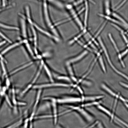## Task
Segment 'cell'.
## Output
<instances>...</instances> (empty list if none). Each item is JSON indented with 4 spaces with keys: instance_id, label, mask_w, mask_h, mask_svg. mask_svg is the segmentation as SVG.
I'll return each mask as SVG.
<instances>
[{
    "instance_id": "6da1fadb",
    "label": "cell",
    "mask_w": 128,
    "mask_h": 128,
    "mask_svg": "<svg viewBox=\"0 0 128 128\" xmlns=\"http://www.w3.org/2000/svg\"><path fill=\"white\" fill-rule=\"evenodd\" d=\"M65 8L69 12L73 18L77 25L81 30L83 29L84 26L81 20L78 17V13L76 11L73 6L68 4L65 5Z\"/></svg>"
},
{
    "instance_id": "7a4b0ae2",
    "label": "cell",
    "mask_w": 128,
    "mask_h": 128,
    "mask_svg": "<svg viewBox=\"0 0 128 128\" xmlns=\"http://www.w3.org/2000/svg\"><path fill=\"white\" fill-rule=\"evenodd\" d=\"M72 84L66 83H48L40 85H36L34 86L33 88L34 89L41 88H43L52 87H68L72 86Z\"/></svg>"
},
{
    "instance_id": "3957f363",
    "label": "cell",
    "mask_w": 128,
    "mask_h": 128,
    "mask_svg": "<svg viewBox=\"0 0 128 128\" xmlns=\"http://www.w3.org/2000/svg\"><path fill=\"white\" fill-rule=\"evenodd\" d=\"M57 103H69L79 102L82 101L81 97H67L56 99Z\"/></svg>"
},
{
    "instance_id": "277c9868",
    "label": "cell",
    "mask_w": 128,
    "mask_h": 128,
    "mask_svg": "<svg viewBox=\"0 0 128 128\" xmlns=\"http://www.w3.org/2000/svg\"><path fill=\"white\" fill-rule=\"evenodd\" d=\"M44 100H49L52 101L53 110L54 118V124L56 125L57 123L58 120V117L59 116L58 114L57 104V103L56 99L54 98L51 97H46L43 98Z\"/></svg>"
},
{
    "instance_id": "5b68a950",
    "label": "cell",
    "mask_w": 128,
    "mask_h": 128,
    "mask_svg": "<svg viewBox=\"0 0 128 128\" xmlns=\"http://www.w3.org/2000/svg\"><path fill=\"white\" fill-rule=\"evenodd\" d=\"M76 111L88 122L91 121L94 119L93 116L82 107H79Z\"/></svg>"
},
{
    "instance_id": "8992f818",
    "label": "cell",
    "mask_w": 128,
    "mask_h": 128,
    "mask_svg": "<svg viewBox=\"0 0 128 128\" xmlns=\"http://www.w3.org/2000/svg\"><path fill=\"white\" fill-rule=\"evenodd\" d=\"M104 97L103 95H95L84 96L82 95L81 98L82 101H97Z\"/></svg>"
},
{
    "instance_id": "52a82bcc",
    "label": "cell",
    "mask_w": 128,
    "mask_h": 128,
    "mask_svg": "<svg viewBox=\"0 0 128 128\" xmlns=\"http://www.w3.org/2000/svg\"><path fill=\"white\" fill-rule=\"evenodd\" d=\"M88 53V52L87 51H84L77 56L68 61L67 63L71 64L76 62L82 59Z\"/></svg>"
},
{
    "instance_id": "ba28073f",
    "label": "cell",
    "mask_w": 128,
    "mask_h": 128,
    "mask_svg": "<svg viewBox=\"0 0 128 128\" xmlns=\"http://www.w3.org/2000/svg\"><path fill=\"white\" fill-rule=\"evenodd\" d=\"M98 40L101 46L102 47V49L104 50L105 54L107 59L109 63L110 64L111 66L114 69V70H115V71H116L117 70L113 66V65L112 64V63H111V62L109 56H108V54L107 52L106 49L103 43V42L100 37H98Z\"/></svg>"
},
{
    "instance_id": "9c48e42d",
    "label": "cell",
    "mask_w": 128,
    "mask_h": 128,
    "mask_svg": "<svg viewBox=\"0 0 128 128\" xmlns=\"http://www.w3.org/2000/svg\"><path fill=\"white\" fill-rule=\"evenodd\" d=\"M41 90H40L38 91L37 93L35 102L33 106V111L31 115V116L30 118V119L31 120H32V119L34 116L36 109L37 108V105L39 101L40 95L41 93Z\"/></svg>"
},
{
    "instance_id": "30bf717a",
    "label": "cell",
    "mask_w": 128,
    "mask_h": 128,
    "mask_svg": "<svg viewBox=\"0 0 128 128\" xmlns=\"http://www.w3.org/2000/svg\"><path fill=\"white\" fill-rule=\"evenodd\" d=\"M32 23L33 24L34 26H35V27H36V28L38 30L40 31L41 32L47 35V36L50 37L56 41H59V40L58 38L57 37L53 35H52L50 33L40 28L38 26V25L36 24V23H33V22H32Z\"/></svg>"
},
{
    "instance_id": "8fae6325",
    "label": "cell",
    "mask_w": 128,
    "mask_h": 128,
    "mask_svg": "<svg viewBox=\"0 0 128 128\" xmlns=\"http://www.w3.org/2000/svg\"><path fill=\"white\" fill-rule=\"evenodd\" d=\"M100 101H89L88 102L82 104L81 105V107H89L94 105L96 106L100 104Z\"/></svg>"
},
{
    "instance_id": "7c38bea8",
    "label": "cell",
    "mask_w": 128,
    "mask_h": 128,
    "mask_svg": "<svg viewBox=\"0 0 128 128\" xmlns=\"http://www.w3.org/2000/svg\"><path fill=\"white\" fill-rule=\"evenodd\" d=\"M0 27L3 28L9 29L18 30V28L16 27L10 26L0 22Z\"/></svg>"
},
{
    "instance_id": "4fadbf2b",
    "label": "cell",
    "mask_w": 128,
    "mask_h": 128,
    "mask_svg": "<svg viewBox=\"0 0 128 128\" xmlns=\"http://www.w3.org/2000/svg\"><path fill=\"white\" fill-rule=\"evenodd\" d=\"M109 0H105V13L109 15L110 14Z\"/></svg>"
},
{
    "instance_id": "5bb4252c",
    "label": "cell",
    "mask_w": 128,
    "mask_h": 128,
    "mask_svg": "<svg viewBox=\"0 0 128 128\" xmlns=\"http://www.w3.org/2000/svg\"><path fill=\"white\" fill-rule=\"evenodd\" d=\"M23 42V41H21L19 42L16 43L9 46L4 50L1 53L2 54H4V53H5L8 50L15 47L19 45L20 44L22 43Z\"/></svg>"
},
{
    "instance_id": "9a60e30c",
    "label": "cell",
    "mask_w": 128,
    "mask_h": 128,
    "mask_svg": "<svg viewBox=\"0 0 128 128\" xmlns=\"http://www.w3.org/2000/svg\"><path fill=\"white\" fill-rule=\"evenodd\" d=\"M98 15L100 17L104 18H105L107 20H110L112 21L115 23H117L119 24H121V23L119 22L118 21L115 20L112 18L110 17H109L106 15H105L101 14H98Z\"/></svg>"
},
{
    "instance_id": "2e32d148",
    "label": "cell",
    "mask_w": 128,
    "mask_h": 128,
    "mask_svg": "<svg viewBox=\"0 0 128 128\" xmlns=\"http://www.w3.org/2000/svg\"><path fill=\"white\" fill-rule=\"evenodd\" d=\"M86 32V29L84 30L83 32H82L81 33L79 34L77 36L75 37H74L73 39L70 41L69 42V45H71L73 44L78 39L80 38V37L83 35Z\"/></svg>"
},
{
    "instance_id": "e0dca14e",
    "label": "cell",
    "mask_w": 128,
    "mask_h": 128,
    "mask_svg": "<svg viewBox=\"0 0 128 128\" xmlns=\"http://www.w3.org/2000/svg\"><path fill=\"white\" fill-rule=\"evenodd\" d=\"M32 64V62H30L27 64H26L23 66H22L21 67H20V68H19L17 69H16L15 70L11 72L10 73V74H12L14 73H15L16 72H17L19 71L20 70H21L24 69L25 68H26V67L30 66V65Z\"/></svg>"
},
{
    "instance_id": "ac0fdd59",
    "label": "cell",
    "mask_w": 128,
    "mask_h": 128,
    "mask_svg": "<svg viewBox=\"0 0 128 128\" xmlns=\"http://www.w3.org/2000/svg\"><path fill=\"white\" fill-rule=\"evenodd\" d=\"M101 87L103 89L108 92L110 94L114 96H116V94L109 88L105 85L104 84H102L101 85Z\"/></svg>"
},
{
    "instance_id": "d6986e66",
    "label": "cell",
    "mask_w": 128,
    "mask_h": 128,
    "mask_svg": "<svg viewBox=\"0 0 128 128\" xmlns=\"http://www.w3.org/2000/svg\"><path fill=\"white\" fill-rule=\"evenodd\" d=\"M43 61H42L41 64L40 66V67L39 68V70L38 72H37L36 75L35 77L34 78V79L32 81V84L34 83L36 81L37 79L38 76H39L41 71V70L43 65Z\"/></svg>"
},
{
    "instance_id": "ffe728a7",
    "label": "cell",
    "mask_w": 128,
    "mask_h": 128,
    "mask_svg": "<svg viewBox=\"0 0 128 128\" xmlns=\"http://www.w3.org/2000/svg\"><path fill=\"white\" fill-rule=\"evenodd\" d=\"M96 107L99 110L104 112L108 115H111V114L110 112L100 104L96 105Z\"/></svg>"
},
{
    "instance_id": "44dd1931",
    "label": "cell",
    "mask_w": 128,
    "mask_h": 128,
    "mask_svg": "<svg viewBox=\"0 0 128 128\" xmlns=\"http://www.w3.org/2000/svg\"><path fill=\"white\" fill-rule=\"evenodd\" d=\"M70 64L67 63V68L69 74L71 77L74 76V73Z\"/></svg>"
},
{
    "instance_id": "7402d4cb",
    "label": "cell",
    "mask_w": 128,
    "mask_h": 128,
    "mask_svg": "<svg viewBox=\"0 0 128 128\" xmlns=\"http://www.w3.org/2000/svg\"><path fill=\"white\" fill-rule=\"evenodd\" d=\"M113 15L114 17L116 18L117 19H119L127 26L128 27V23L123 18L120 17L116 13H113Z\"/></svg>"
},
{
    "instance_id": "603a6c76",
    "label": "cell",
    "mask_w": 128,
    "mask_h": 128,
    "mask_svg": "<svg viewBox=\"0 0 128 128\" xmlns=\"http://www.w3.org/2000/svg\"><path fill=\"white\" fill-rule=\"evenodd\" d=\"M44 68H45V70L47 73V74L49 76V77L50 80L52 82H53V81L52 79L51 74L50 71L45 65H44Z\"/></svg>"
},
{
    "instance_id": "cb8c5ba5",
    "label": "cell",
    "mask_w": 128,
    "mask_h": 128,
    "mask_svg": "<svg viewBox=\"0 0 128 128\" xmlns=\"http://www.w3.org/2000/svg\"><path fill=\"white\" fill-rule=\"evenodd\" d=\"M32 30L33 32V34L34 37V44L35 46V49L36 50V47L37 46V37L36 32L34 29L32 27Z\"/></svg>"
},
{
    "instance_id": "d4e9b609",
    "label": "cell",
    "mask_w": 128,
    "mask_h": 128,
    "mask_svg": "<svg viewBox=\"0 0 128 128\" xmlns=\"http://www.w3.org/2000/svg\"><path fill=\"white\" fill-rule=\"evenodd\" d=\"M99 61L103 70L104 72L105 73L106 72L105 69L104 64L102 57L101 56H100L99 58Z\"/></svg>"
},
{
    "instance_id": "484cf974",
    "label": "cell",
    "mask_w": 128,
    "mask_h": 128,
    "mask_svg": "<svg viewBox=\"0 0 128 128\" xmlns=\"http://www.w3.org/2000/svg\"><path fill=\"white\" fill-rule=\"evenodd\" d=\"M58 79L64 80L68 81H71L70 78L68 76H60L57 77Z\"/></svg>"
},
{
    "instance_id": "4316f807",
    "label": "cell",
    "mask_w": 128,
    "mask_h": 128,
    "mask_svg": "<svg viewBox=\"0 0 128 128\" xmlns=\"http://www.w3.org/2000/svg\"><path fill=\"white\" fill-rule=\"evenodd\" d=\"M106 23L107 21H106L104 23L102 26L100 28V29L98 30V32L97 31V32L96 33V34H95L94 36V37L96 38L97 36H98V35H99V33H100V32H101V31L105 27Z\"/></svg>"
},
{
    "instance_id": "83f0119b",
    "label": "cell",
    "mask_w": 128,
    "mask_h": 128,
    "mask_svg": "<svg viewBox=\"0 0 128 128\" xmlns=\"http://www.w3.org/2000/svg\"><path fill=\"white\" fill-rule=\"evenodd\" d=\"M53 116L51 115H45L37 116L35 118V119H40L44 118H52Z\"/></svg>"
},
{
    "instance_id": "f1b7e54d",
    "label": "cell",
    "mask_w": 128,
    "mask_h": 128,
    "mask_svg": "<svg viewBox=\"0 0 128 128\" xmlns=\"http://www.w3.org/2000/svg\"><path fill=\"white\" fill-rule=\"evenodd\" d=\"M109 36L110 40H111V42L114 45L116 51L118 52H119V50L118 49V48L117 46H116V44L115 43V42H114V40L112 37L111 34L110 33H109Z\"/></svg>"
},
{
    "instance_id": "f546056e",
    "label": "cell",
    "mask_w": 128,
    "mask_h": 128,
    "mask_svg": "<svg viewBox=\"0 0 128 128\" xmlns=\"http://www.w3.org/2000/svg\"><path fill=\"white\" fill-rule=\"evenodd\" d=\"M78 43L81 45L84 48L87 49L88 50L91 52H93V51L91 49H90L89 47H88L87 46L85 45L82 42H81L80 41H78Z\"/></svg>"
},
{
    "instance_id": "4dcf8cb0",
    "label": "cell",
    "mask_w": 128,
    "mask_h": 128,
    "mask_svg": "<svg viewBox=\"0 0 128 128\" xmlns=\"http://www.w3.org/2000/svg\"><path fill=\"white\" fill-rule=\"evenodd\" d=\"M32 84H29L26 87L22 93L21 95H23L26 92L32 87Z\"/></svg>"
},
{
    "instance_id": "1f68e13d",
    "label": "cell",
    "mask_w": 128,
    "mask_h": 128,
    "mask_svg": "<svg viewBox=\"0 0 128 128\" xmlns=\"http://www.w3.org/2000/svg\"><path fill=\"white\" fill-rule=\"evenodd\" d=\"M82 83L84 85L86 86H90L92 84L91 82L90 81L87 80H84L82 81Z\"/></svg>"
},
{
    "instance_id": "d6a6232c",
    "label": "cell",
    "mask_w": 128,
    "mask_h": 128,
    "mask_svg": "<svg viewBox=\"0 0 128 128\" xmlns=\"http://www.w3.org/2000/svg\"><path fill=\"white\" fill-rule=\"evenodd\" d=\"M76 87L79 93L82 95V96L83 95V92L81 87L78 85Z\"/></svg>"
},
{
    "instance_id": "836d02e7",
    "label": "cell",
    "mask_w": 128,
    "mask_h": 128,
    "mask_svg": "<svg viewBox=\"0 0 128 128\" xmlns=\"http://www.w3.org/2000/svg\"><path fill=\"white\" fill-rule=\"evenodd\" d=\"M99 121L97 120L95 122L93 123L92 124H91L88 127V128H93L94 127L97 126L98 124L99 123Z\"/></svg>"
},
{
    "instance_id": "e575fe53",
    "label": "cell",
    "mask_w": 128,
    "mask_h": 128,
    "mask_svg": "<svg viewBox=\"0 0 128 128\" xmlns=\"http://www.w3.org/2000/svg\"><path fill=\"white\" fill-rule=\"evenodd\" d=\"M12 6L11 5H9L7 6V7H5L2 8H0V13L3 11L5 10H6L7 9L10 8Z\"/></svg>"
},
{
    "instance_id": "d590c367",
    "label": "cell",
    "mask_w": 128,
    "mask_h": 128,
    "mask_svg": "<svg viewBox=\"0 0 128 128\" xmlns=\"http://www.w3.org/2000/svg\"><path fill=\"white\" fill-rule=\"evenodd\" d=\"M0 36L2 37L4 39H5L8 42L10 43H11V42L9 39H8L7 37L5 36L0 31Z\"/></svg>"
},
{
    "instance_id": "8d00e7d4",
    "label": "cell",
    "mask_w": 128,
    "mask_h": 128,
    "mask_svg": "<svg viewBox=\"0 0 128 128\" xmlns=\"http://www.w3.org/2000/svg\"><path fill=\"white\" fill-rule=\"evenodd\" d=\"M127 0H124L123 2L120 4L115 9V10H117L119 8L126 2Z\"/></svg>"
},
{
    "instance_id": "74e56055",
    "label": "cell",
    "mask_w": 128,
    "mask_h": 128,
    "mask_svg": "<svg viewBox=\"0 0 128 128\" xmlns=\"http://www.w3.org/2000/svg\"><path fill=\"white\" fill-rule=\"evenodd\" d=\"M115 119L117 120L118 121H119L120 122H121V123H122L124 125H125V126H126L127 127H128V125L126 123H125L124 122H123L119 119L117 118V117H115Z\"/></svg>"
},
{
    "instance_id": "f35d334b",
    "label": "cell",
    "mask_w": 128,
    "mask_h": 128,
    "mask_svg": "<svg viewBox=\"0 0 128 128\" xmlns=\"http://www.w3.org/2000/svg\"><path fill=\"white\" fill-rule=\"evenodd\" d=\"M116 72H117L118 74L122 76H123V77H124V78H126L127 80H128V77L125 74H124L120 72L118 70H117Z\"/></svg>"
},
{
    "instance_id": "ab89813d",
    "label": "cell",
    "mask_w": 128,
    "mask_h": 128,
    "mask_svg": "<svg viewBox=\"0 0 128 128\" xmlns=\"http://www.w3.org/2000/svg\"><path fill=\"white\" fill-rule=\"evenodd\" d=\"M26 46L27 48L28 49V51H29L30 53L32 55H33V54L32 52V50L31 49V48L29 44H27Z\"/></svg>"
},
{
    "instance_id": "60d3db41",
    "label": "cell",
    "mask_w": 128,
    "mask_h": 128,
    "mask_svg": "<svg viewBox=\"0 0 128 128\" xmlns=\"http://www.w3.org/2000/svg\"><path fill=\"white\" fill-rule=\"evenodd\" d=\"M128 51V49H127L124 52L122 53L121 55H119V57H121L122 56H123L124 55H125Z\"/></svg>"
},
{
    "instance_id": "b9f144b4",
    "label": "cell",
    "mask_w": 128,
    "mask_h": 128,
    "mask_svg": "<svg viewBox=\"0 0 128 128\" xmlns=\"http://www.w3.org/2000/svg\"><path fill=\"white\" fill-rule=\"evenodd\" d=\"M112 24L114 26V27H115L116 28H117L120 31L122 32H123V30L121 29H120L119 27L118 26H117L116 25L113 24Z\"/></svg>"
},
{
    "instance_id": "7bdbcfd3",
    "label": "cell",
    "mask_w": 128,
    "mask_h": 128,
    "mask_svg": "<svg viewBox=\"0 0 128 128\" xmlns=\"http://www.w3.org/2000/svg\"><path fill=\"white\" fill-rule=\"evenodd\" d=\"M18 104L20 105H26V103H25L22 102H18Z\"/></svg>"
},
{
    "instance_id": "ee69618b",
    "label": "cell",
    "mask_w": 128,
    "mask_h": 128,
    "mask_svg": "<svg viewBox=\"0 0 128 128\" xmlns=\"http://www.w3.org/2000/svg\"><path fill=\"white\" fill-rule=\"evenodd\" d=\"M122 34L124 39V40L127 43H128V41L126 37L122 33Z\"/></svg>"
},
{
    "instance_id": "f6af8a7d",
    "label": "cell",
    "mask_w": 128,
    "mask_h": 128,
    "mask_svg": "<svg viewBox=\"0 0 128 128\" xmlns=\"http://www.w3.org/2000/svg\"><path fill=\"white\" fill-rule=\"evenodd\" d=\"M120 83L121 84V85H123V86L126 87L128 88V85H127L123 83L122 82H120Z\"/></svg>"
},
{
    "instance_id": "bcb514c9",
    "label": "cell",
    "mask_w": 128,
    "mask_h": 128,
    "mask_svg": "<svg viewBox=\"0 0 128 128\" xmlns=\"http://www.w3.org/2000/svg\"><path fill=\"white\" fill-rule=\"evenodd\" d=\"M1 65L2 67V68H3V70L4 71V73H5V68H4V65L3 64V63L2 62H1Z\"/></svg>"
},
{
    "instance_id": "7dc6e473",
    "label": "cell",
    "mask_w": 128,
    "mask_h": 128,
    "mask_svg": "<svg viewBox=\"0 0 128 128\" xmlns=\"http://www.w3.org/2000/svg\"><path fill=\"white\" fill-rule=\"evenodd\" d=\"M119 97H120V98L123 101H126V100H125L121 96H120Z\"/></svg>"
},
{
    "instance_id": "c3c4849f",
    "label": "cell",
    "mask_w": 128,
    "mask_h": 128,
    "mask_svg": "<svg viewBox=\"0 0 128 128\" xmlns=\"http://www.w3.org/2000/svg\"><path fill=\"white\" fill-rule=\"evenodd\" d=\"M5 41H2L0 43V46L4 44L5 43Z\"/></svg>"
},
{
    "instance_id": "681fc988",
    "label": "cell",
    "mask_w": 128,
    "mask_h": 128,
    "mask_svg": "<svg viewBox=\"0 0 128 128\" xmlns=\"http://www.w3.org/2000/svg\"><path fill=\"white\" fill-rule=\"evenodd\" d=\"M125 104L126 106L128 108V105L126 103H125Z\"/></svg>"
},
{
    "instance_id": "f907efd6",
    "label": "cell",
    "mask_w": 128,
    "mask_h": 128,
    "mask_svg": "<svg viewBox=\"0 0 128 128\" xmlns=\"http://www.w3.org/2000/svg\"><path fill=\"white\" fill-rule=\"evenodd\" d=\"M115 122L117 123L118 124H119V125H121V126H122L121 124H120L119 123H118L117 121H115Z\"/></svg>"
},
{
    "instance_id": "816d5d0a",
    "label": "cell",
    "mask_w": 128,
    "mask_h": 128,
    "mask_svg": "<svg viewBox=\"0 0 128 128\" xmlns=\"http://www.w3.org/2000/svg\"><path fill=\"white\" fill-rule=\"evenodd\" d=\"M126 101L128 102V100H126Z\"/></svg>"
}]
</instances>
